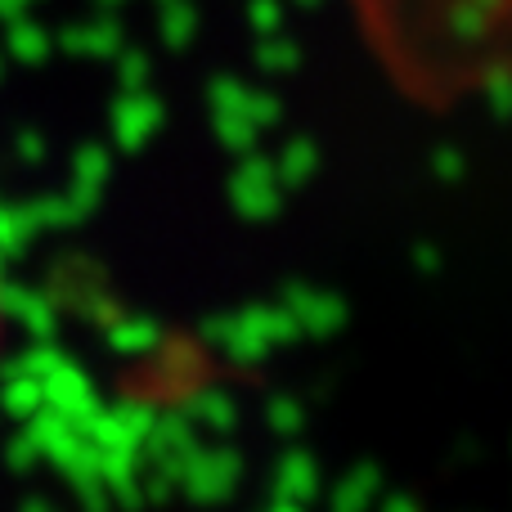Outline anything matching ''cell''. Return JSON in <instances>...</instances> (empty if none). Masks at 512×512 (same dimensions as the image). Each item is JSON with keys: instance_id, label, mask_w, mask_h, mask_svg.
Wrapping results in <instances>:
<instances>
[{"instance_id": "6da1fadb", "label": "cell", "mask_w": 512, "mask_h": 512, "mask_svg": "<svg viewBox=\"0 0 512 512\" xmlns=\"http://www.w3.org/2000/svg\"><path fill=\"white\" fill-rule=\"evenodd\" d=\"M0 337H5V301H0Z\"/></svg>"}]
</instances>
